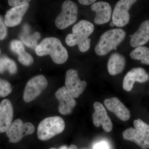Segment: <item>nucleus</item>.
Wrapping results in <instances>:
<instances>
[{
	"label": "nucleus",
	"mask_w": 149,
	"mask_h": 149,
	"mask_svg": "<svg viewBox=\"0 0 149 149\" xmlns=\"http://www.w3.org/2000/svg\"><path fill=\"white\" fill-rule=\"evenodd\" d=\"M94 30L93 23L88 20H81L73 26L72 33L66 36L65 42L70 47L78 45L80 52H87L91 47V40L89 37Z\"/></svg>",
	"instance_id": "1"
},
{
	"label": "nucleus",
	"mask_w": 149,
	"mask_h": 149,
	"mask_svg": "<svg viewBox=\"0 0 149 149\" xmlns=\"http://www.w3.org/2000/svg\"><path fill=\"white\" fill-rule=\"evenodd\" d=\"M37 55L42 56L49 55L56 64H63L68 58V53L60 40L56 37L45 38L35 49Z\"/></svg>",
	"instance_id": "2"
},
{
	"label": "nucleus",
	"mask_w": 149,
	"mask_h": 149,
	"mask_svg": "<svg viewBox=\"0 0 149 149\" xmlns=\"http://www.w3.org/2000/svg\"><path fill=\"white\" fill-rule=\"evenodd\" d=\"M126 32L121 29H111L101 36L95 48V53L98 56H105L116 47L125 39Z\"/></svg>",
	"instance_id": "3"
},
{
	"label": "nucleus",
	"mask_w": 149,
	"mask_h": 149,
	"mask_svg": "<svg viewBox=\"0 0 149 149\" xmlns=\"http://www.w3.org/2000/svg\"><path fill=\"white\" fill-rule=\"evenodd\" d=\"M65 128V123L61 117L58 116L47 118L39 124L37 129L38 139L47 141L61 133Z\"/></svg>",
	"instance_id": "4"
},
{
	"label": "nucleus",
	"mask_w": 149,
	"mask_h": 149,
	"mask_svg": "<svg viewBox=\"0 0 149 149\" xmlns=\"http://www.w3.org/2000/svg\"><path fill=\"white\" fill-rule=\"evenodd\" d=\"M78 11V7L74 2L65 1L62 5L61 12L56 19V26L63 29L74 24L77 20Z\"/></svg>",
	"instance_id": "5"
},
{
	"label": "nucleus",
	"mask_w": 149,
	"mask_h": 149,
	"mask_svg": "<svg viewBox=\"0 0 149 149\" xmlns=\"http://www.w3.org/2000/svg\"><path fill=\"white\" fill-rule=\"evenodd\" d=\"M35 130V126L31 123H23L21 119H17L12 123L6 134L9 139V142L17 143L24 136L32 134Z\"/></svg>",
	"instance_id": "6"
},
{
	"label": "nucleus",
	"mask_w": 149,
	"mask_h": 149,
	"mask_svg": "<svg viewBox=\"0 0 149 149\" xmlns=\"http://www.w3.org/2000/svg\"><path fill=\"white\" fill-rule=\"evenodd\" d=\"M48 82L44 75L40 74L32 77L28 81L24 89L23 99L29 102L36 99L47 88Z\"/></svg>",
	"instance_id": "7"
},
{
	"label": "nucleus",
	"mask_w": 149,
	"mask_h": 149,
	"mask_svg": "<svg viewBox=\"0 0 149 149\" xmlns=\"http://www.w3.org/2000/svg\"><path fill=\"white\" fill-rule=\"evenodd\" d=\"M137 1L120 0L116 5L112 14V22L118 27L125 26L129 22V10Z\"/></svg>",
	"instance_id": "8"
},
{
	"label": "nucleus",
	"mask_w": 149,
	"mask_h": 149,
	"mask_svg": "<svg viewBox=\"0 0 149 149\" xmlns=\"http://www.w3.org/2000/svg\"><path fill=\"white\" fill-rule=\"evenodd\" d=\"M87 82L80 80L77 70L70 69L67 70L65 75V88L74 98H77L83 94L87 86Z\"/></svg>",
	"instance_id": "9"
},
{
	"label": "nucleus",
	"mask_w": 149,
	"mask_h": 149,
	"mask_svg": "<svg viewBox=\"0 0 149 149\" xmlns=\"http://www.w3.org/2000/svg\"><path fill=\"white\" fill-rule=\"evenodd\" d=\"M55 96L59 104V112L62 114H70L76 106V102L65 87H61L56 92Z\"/></svg>",
	"instance_id": "10"
},
{
	"label": "nucleus",
	"mask_w": 149,
	"mask_h": 149,
	"mask_svg": "<svg viewBox=\"0 0 149 149\" xmlns=\"http://www.w3.org/2000/svg\"><path fill=\"white\" fill-rule=\"evenodd\" d=\"M95 111L93 115V122L97 127L102 125L104 130L107 132H110L113 128L112 123L105 108L102 104L96 102L94 104Z\"/></svg>",
	"instance_id": "11"
},
{
	"label": "nucleus",
	"mask_w": 149,
	"mask_h": 149,
	"mask_svg": "<svg viewBox=\"0 0 149 149\" xmlns=\"http://www.w3.org/2000/svg\"><path fill=\"white\" fill-rule=\"evenodd\" d=\"M149 75L142 68H136L127 72L123 79V87L125 91L129 92L133 89L135 82L143 83L148 80Z\"/></svg>",
	"instance_id": "12"
},
{
	"label": "nucleus",
	"mask_w": 149,
	"mask_h": 149,
	"mask_svg": "<svg viewBox=\"0 0 149 149\" xmlns=\"http://www.w3.org/2000/svg\"><path fill=\"white\" fill-rule=\"evenodd\" d=\"M104 103L107 109L113 113L120 120L127 121L130 118V111L118 98L106 99Z\"/></svg>",
	"instance_id": "13"
},
{
	"label": "nucleus",
	"mask_w": 149,
	"mask_h": 149,
	"mask_svg": "<svg viewBox=\"0 0 149 149\" xmlns=\"http://www.w3.org/2000/svg\"><path fill=\"white\" fill-rule=\"evenodd\" d=\"M91 10L96 13L95 22L96 24L101 25L107 23L111 18L112 8L108 3L99 1L91 6Z\"/></svg>",
	"instance_id": "14"
},
{
	"label": "nucleus",
	"mask_w": 149,
	"mask_h": 149,
	"mask_svg": "<svg viewBox=\"0 0 149 149\" xmlns=\"http://www.w3.org/2000/svg\"><path fill=\"white\" fill-rule=\"evenodd\" d=\"M13 109L11 103L4 99L0 104V133L7 131L12 124Z\"/></svg>",
	"instance_id": "15"
},
{
	"label": "nucleus",
	"mask_w": 149,
	"mask_h": 149,
	"mask_svg": "<svg viewBox=\"0 0 149 149\" xmlns=\"http://www.w3.org/2000/svg\"><path fill=\"white\" fill-rule=\"evenodd\" d=\"M29 5L24 4L17 6L8 11L5 17V23L6 26L13 27L20 24L22 18L26 13Z\"/></svg>",
	"instance_id": "16"
},
{
	"label": "nucleus",
	"mask_w": 149,
	"mask_h": 149,
	"mask_svg": "<svg viewBox=\"0 0 149 149\" xmlns=\"http://www.w3.org/2000/svg\"><path fill=\"white\" fill-rule=\"evenodd\" d=\"M123 139L136 143L143 149L149 148V139L143 133L136 128H130L123 133Z\"/></svg>",
	"instance_id": "17"
},
{
	"label": "nucleus",
	"mask_w": 149,
	"mask_h": 149,
	"mask_svg": "<svg viewBox=\"0 0 149 149\" xmlns=\"http://www.w3.org/2000/svg\"><path fill=\"white\" fill-rule=\"evenodd\" d=\"M130 37V45L133 47L137 48L148 43L149 40V20L143 22L138 30Z\"/></svg>",
	"instance_id": "18"
},
{
	"label": "nucleus",
	"mask_w": 149,
	"mask_h": 149,
	"mask_svg": "<svg viewBox=\"0 0 149 149\" xmlns=\"http://www.w3.org/2000/svg\"><path fill=\"white\" fill-rule=\"evenodd\" d=\"M125 65V57L118 53L112 54L107 64L108 72L111 75H116L123 71Z\"/></svg>",
	"instance_id": "19"
},
{
	"label": "nucleus",
	"mask_w": 149,
	"mask_h": 149,
	"mask_svg": "<svg viewBox=\"0 0 149 149\" xmlns=\"http://www.w3.org/2000/svg\"><path fill=\"white\" fill-rule=\"evenodd\" d=\"M130 57L133 59L141 61L142 63L149 65V48L140 46L130 52Z\"/></svg>",
	"instance_id": "20"
},
{
	"label": "nucleus",
	"mask_w": 149,
	"mask_h": 149,
	"mask_svg": "<svg viewBox=\"0 0 149 149\" xmlns=\"http://www.w3.org/2000/svg\"><path fill=\"white\" fill-rule=\"evenodd\" d=\"M8 71L11 74H15L17 71L16 63L11 59L7 57L0 58V73H3Z\"/></svg>",
	"instance_id": "21"
},
{
	"label": "nucleus",
	"mask_w": 149,
	"mask_h": 149,
	"mask_svg": "<svg viewBox=\"0 0 149 149\" xmlns=\"http://www.w3.org/2000/svg\"><path fill=\"white\" fill-rule=\"evenodd\" d=\"M40 34L39 32H35L32 35H22L20 36V39L25 45L32 49H36L37 45V41L40 39Z\"/></svg>",
	"instance_id": "22"
},
{
	"label": "nucleus",
	"mask_w": 149,
	"mask_h": 149,
	"mask_svg": "<svg viewBox=\"0 0 149 149\" xmlns=\"http://www.w3.org/2000/svg\"><path fill=\"white\" fill-rule=\"evenodd\" d=\"M12 91L11 85L8 81L0 78V97H4Z\"/></svg>",
	"instance_id": "23"
},
{
	"label": "nucleus",
	"mask_w": 149,
	"mask_h": 149,
	"mask_svg": "<svg viewBox=\"0 0 149 149\" xmlns=\"http://www.w3.org/2000/svg\"><path fill=\"white\" fill-rule=\"evenodd\" d=\"M133 124L136 129L140 130L149 139V125L140 119L134 120Z\"/></svg>",
	"instance_id": "24"
},
{
	"label": "nucleus",
	"mask_w": 149,
	"mask_h": 149,
	"mask_svg": "<svg viewBox=\"0 0 149 149\" xmlns=\"http://www.w3.org/2000/svg\"><path fill=\"white\" fill-rule=\"evenodd\" d=\"M11 50L13 52L19 55L25 51L23 43L18 40H13L10 42Z\"/></svg>",
	"instance_id": "25"
},
{
	"label": "nucleus",
	"mask_w": 149,
	"mask_h": 149,
	"mask_svg": "<svg viewBox=\"0 0 149 149\" xmlns=\"http://www.w3.org/2000/svg\"><path fill=\"white\" fill-rule=\"evenodd\" d=\"M18 61L21 64L26 66L31 65L33 63V57L30 54L28 53L26 51L23 52L18 55Z\"/></svg>",
	"instance_id": "26"
},
{
	"label": "nucleus",
	"mask_w": 149,
	"mask_h": 149,
	"mask_svg": "<svg viewBox=\"0 0 149 149\" xmlns=\"http://www.w3.org/2000/svg\"><path fill=\"white\" fill-rule=\"evenodd\" d=\"M7 35V29L5 21L0 15V40H3Z\"/></svg>",
	"instance_id": "27"
},
{
	"label": "nucleus",
	"mask_w": 149,
	"mask_h": 149,
	"mask_svg": "<svg viewBox=\"0 0 149 149\" xmlns=\"http://www.w3.org/2000/svg\"><path fill=\"white\" fill-rule=\"evenodd\" d=\"M30 1L27 0H10L8 1L9 5L12 6L14 7L21 5L24 4L28 3Z\"/></svg>",
	"instance_id": "28"
},
{
	"label": "nucleus",
	"mask_w": 149,
	"mask_h": 149,
	"mask_svg": "<svg viewBox=\"0 0 149 149\" xmlns=\"http://www.w3.org/2000/svg\"><path fill=\"white\" fill-rule=\"evenodd\" d=\"M93 149H109V146L107 143L104 141H102L96 144Z\"/></svg>",
	"instance_id": "29"
},
{
	"label": "nucleus",
	"mask_w": 149,
	"mask_h": 149,
	"mask_svg": "<svg viewBox=\"0 0 149 149\" xmlns=\"http://www.w3.org/2000/svg\"><path fill=\"white\" fill-rule=\"evenodd\" d=\"M78 2L83 5L88 6L93 4L96 2V0H80L78 1Z\"/></svg>",
	"instance_id": "30"
},
{
	"label": "nucleus",
	"mask_w": 149,
	"mask_h": 149,
	"mask_svg": "<svg viewBox=\"0 0 149 149\" xmlns=\"http://www.w3.org/2000/svg\"><path fill=\"white\" fill-rule=\"evenodd\" d=\"M50 149H68L67 146H62L60 148L58 149L55 148H51Z\"/></svg>",
	"instance_id": "31"
},
{
	"label": "nucleus",
	"mask_w": 149,
	"mask_h": 149,
	"mask_svg": "<svg viewBox=\"0 0 149 149\" xmlns=\"http://www.w3.org/2000/svg\"><path fill=\"white\" fill-rule=\"evenodd\" d=\"M68 149H78V148L75 145H71V146H70Z\"/></svg>",
	"instance_id": "32"
},
{
	"label": "nucleus",
	"mask_w": 149,
	"mask_h": 149,
	"mask_svg": "<svg viewBox=\"0 0 149 149\" xmlns=\"http://www.w3.org/2000/svg\"><path fill=\"white\" fill-rule=\"evenodd\" d=\"M110 26H111V27H113V26H114V24H113V22H111L110 23Z\"/></svg>",
	"instance_id": "33"
},
{
	"label": "nucleus",
	"mask_w": 149,
	"mask_h": 149,
	"mask_svg": "<svg viewBox=\"0 0 149 149\" xmlns=\"http://www.w3.org/2000/svg\"><path fill=\"white\" fill-rule=\"evenodd\" d=\"M1 50H0V54H1Z\"/></svg>",
	"instance_id": "34"
}]
</instances>
